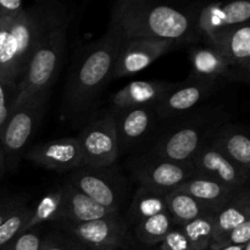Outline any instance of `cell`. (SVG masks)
<instances>
[{
    "label": "cell",
    "instance_id": "obj_34",
    "mask_svg": "<svg viewBox=\"0 0 250 250\" xmlns=\"http://www.w3.org/2000/svg\"><path fill=\"white\" fill-rule=\"evenodd\" d=\"M26 7L22 0H0V19L15 20Z\"/></svg>",
    "mask_w": 250,
    "mask_h": 250
},
{
    "label": "cell",
    "instance_id": "obj_27",
    "mask_svg": "<svg viewBox=\"0 0 250 250\" xmlns=\"http://www.w3.org/2000/svg\"><path fill=\"white\" fill-rule=\"evenodd\" d=\"M175 226L172 217L165 211L137 222L134 225V234L141 243L146 246H155L161 243L166 234Z\"/></svg>",
    "mask_w": 250,
    "mask_h": 250
},
{
    "label": "cell",
    "instance_id": "obj_36",
    "mask_svg": "<svg viewBox=\"0 0 250 250\" xmlns=\"http://www.w3.org/2000/svg\"><path fill=\"white\" fill-rule=\"evenodd\" d=\"M22 203L16 199H6L0 202V225L15 211L19 207H21Z\"/></svg>",
    "mask_w": 250,
    "mask_h": 250
},
{
    "label": "cell",
    "instance_id": "obj_15",
    "mask_svg": "<svg viewBox=\"0 0 250 250\" xmlns=\"http://www.w3.org/2000/svg\"><path fill=\"white\" fill-rule=\"evenodd\" d=\"M32 163L55 171H75L82 167L80 144L76 137L54 139L38 143L26 153Z\"/></svg>",
    "mask_w": 250,
    "mask_h": 250
},
{
    "label": "cell",
    "instance_id": "obj_11",
    "mask_svg": "<svg viewBox=\"0 0 250 250\" xmlns=\"http://www.w3.org/2000/svg\"><path fill=\"white\" fill-rule=\"evenodd\" d=\"M178 46L172 42L142 38L124 39L117 54L112 78L120 80L139 72Z\"/></svg>",
    "mask_w": 250,
    "mask_h": 250
},
{
    "label": "cell",
    "instance_id": "obj_37",
    "mask_svg": "<svg viewBox=\"0 0 250 250\" xmlns=\"http://www.w3.org/2000/svg\"><path fill=\"white\" fill-rule=\"evenodd\" d=\"M6 171V164H5V156L2 153V149L0 146V177L4 175V172Z\"/></svg>",
    "mask_w": 250,
    "mask_h": 250
},
{
    "label": "cell",
    "instance_id": "obj_23",
    "mask_svg": "<svg viewBox=\"0 0 250 250\" xmlns=\"http://www.w3.org/2000/svg\"><path fill=\"white\" fill-rule=\"evenodd\" d=\"M177 189L188 193L212 212H216L227 203L231 202L242 188H232L209 178L194 176L183 182L180 187H177Z\"/></svg>",
    "mask_w": 250,
    "mask_h": 250
},
{
    "label": "cell",
    "instance_id": "obj_31",
    "mask_svg": "<svg viewBox=\"0 0 250 250\" xmlns=\"http://www.w3.org/2000/svg\"><path fill=\"white\" fill-rule=\"evenodd\" d=\"M43 241L38 227H34L15 237L1 250H41Z\"/></svg>",
    "mask_w": 250,
    "mask_h": 250
},
{
    "label": "cell",
    "instance_id": "obj_21",
    "mask_svg": "<svg viewBox=\"0 0 250 250\" xmlns=\"http://www.w3.org/2000/svg\"><path fill=\"white\" fill-rule=\"evenodd\" d=\"M173 83L165 81H136L131 82L111 97L114 109L128 106H156L172 88Z\"/></svg>",
    "mask_w": 250,
    "mask_h": 250
},
{
    "label": "cell",
    "instance_id": "obj_1",
    "mask_svg": "<svg viewBox=\"0 0 250 250\" xmlns=\"http://www.w3.org/2000/svg\"><path fill=\"white\" fill-rule=\"evenodd\" d=\"M72 19L73 10L59 0L36 1L15 20L0 19V81L19 84L37 46Z\"/></svg>",
    "mask_w": 250,
    "mask_h": 250
},
{
    "label": "cell",
    "instance_id": "obj_24",
    "mask_svg": "<svg viewBox=\"0 0 250 250\" xmlns=\"http://www.w3.org/2000/svg\"><path fill=\"white\" fill-rule=\"evenodd\" d=\"M166 208L176 226H182L204 215L214 214L192 195L177 188L166 194Z\"/></svg>",
    "mask_w": 250,
    "mask_h": 250
},
{
    "label": "cell",
    "instance_id": "obj_19",
    "mask_svg": "<svg viewBox=\"0 0 250 250\" xmlns=\"http://www.w3.org/2000/svg\"><path fill=\"white\" fill-rule=\"evenodd\" d=\"M209 142L229 160L250 175V139L243 127L224 124L212 133Z\"/></svg>",
    "mask_w": 250,
    "mask_h": 250
},
{
    "label": "cell",
    "instance_id": "obj_38",
    "mask_svg": "<svg viewBox=\"0 0 250 250\" xmlns=\"http://www.w3.org/2000/svg\"><path fill=\"white\" fill-rule=\"evenodd\" d=\"M242 249H243V246L242 247H225V248H220V249H215V250H242Z\"/></svg>",
    "mask_w": 250,
    "mask_h": 250
},
{
    "label": "cell",
    "instance_id": "obj_26",
    "mask_svg": "<svg viewBox=\"0 0 250 250\" xmlns=\"http://www.w3.org/2000/svg\"><path fill=\"white\" fill-rule=\"evenodd\" d=\"M62 214V188L58 187L46 193L38 202V204L32 208V214L27 222L24 231L38 227L39 225L49 221H61Z\"/></svg>",
    "mask_w": 250,
    "mask_h": 250
},
{
    "label": "cell",
    "instance_id": "obj_13",
    "mask_svg": "<svg viewBox=\"0 0 250 250\" xmlns=\"http://www.w3.org/2000/svg\"><path fill=\"white\" fill-rule=\"evenodd\" d=\"M189 164L197 177L209 178L232 188L248 186L249 173L229 160L209 141L199 149Z\"/></svg>",
    "mask_w": 250,
    "mask_h": 250
},
{
    "label": "cell",
    "instance_id": "obj_29",
    "mask_svg": "<svg viewBox=\"0 0 250 250\" xmlns=\"http://www.w3.org/2000/svg\"><path fill=\"white\" fill-rule=\"evenodd\" d=\"M32 214V208L22 204L0 225V250L15 237L24 232L27 222Z\"/></svg>",
    "mask_w": 250,
    "mask_h": 250
},
{
    "label": "cell",
    "instance_id": "obj_28",
    "mask_svg": "<svg viewBox=\"0 0 250 250\" xmlns=\"http://www.w3.org/2000/svg\"><path fill=\"white\" fill-rule=\"evenodd\" d=\"M194 250H208L214 229V214L204 215L178 226Z\"/></svg>",
    "mask_w": 250,
    "mask_h": 250
},
{
    "label": "cell",
    "instance_id": "obj_20",
    "mask_svg": "<svg viewBox=\"0 0 250 250\" xmlns=\"http://www.w3.org/2000/svg\"><path fill=\"white\" fill-rule=\"evenodd\" d=\"M249 220L250 193L249 186H247L234 195L231 202L214 212V229L209 250H214L232 229Z\"/></svg>",
    "mask_w": 250,
    "mask_h": 250
},
{
    "label": "cell",
    "instance_id": "obj_3",
    "mask_svg": "<svg viewBox=\"0 0 250 250\" xmlns=\"http://www.w3.org/2000/svg\"><path fill=\"white\" fill-rule=\"evenodd\" d=\"M124 39L111 29L84 46L71 68L62 110L70 116L87 111L110 80Z\"/></svg>",
    "mask_w": 250,
    "mask_h": 250
},
{
    "label": "cell",
    "instance_id": "obj_4",
    "mask_svg": "<svg viewBox=\"0 0 250 250\" xmlns=\"http://www.w3.org/2000/svg\"><path fill=\"white\" fill-rule=\"evenodd\" d=\"M226 119L227 115L219 110L193 112L161 134L149 156L189 164Z\"/></svg>",
    "mask_w": 250,
    "mask_h": 250
},
{
    "label": "cell",
    "instance_id": "obj_5",
    "mask_svg": "<svg viewBox=\"0 0 250 250\" xmlns=\"http://www.w3.org/2000/svg\"><path fill=\"white\" fill-rule=\"evenodd\" d=\"M68 27L70 24L49 34L32 54L23 76L17 84V98L14 110L33 95L51 89L66 53Z\"/></svg>",
    "mask_w": 250,
    "mask_h": 250
},
{
    "label": "cell",
    "instance_id": "obj_32",
    "mask_svg": "<svg viewBox=\"0 0 250 250\" xmlns=\"http://www.w3.org/2000/svg\"><path fill=\"white\" fill-rule=\"evenodd\" d=\"M250 243V220L232 229L215 249L225 248V247H242ZM214 249V250H215Z\"/></svg>",
    "mask_w": 250,
    "mask_h": 250
},
{
    "label": "cell",
    "instance_id": "obj_25",
    "mask_svg": "<svg viewBox=\"0 0 250 250\" xmlns=\"http://www.w3.org/2000/svg\"><path fill=\"white\" fill-rule=\"evenodd\" d=\"M166 194L167 193L159 192V190L139 186L137 192L134 193L133 200H132L128 212H127L129 221L136 225L137 222L142 221V220L167 211Z\"/></svg>",
    "mask_w": 250,
    "mask_h": 250
},
{
    "label": "cell",
    "instance_id": "obj_6",
    "mask_svg": "<svg viewBox=\"0 0 250 250\" xmlns=\"http://www.w3.org/2000/svg\"><path fill=\"white\" fill-rule=\"evenodd\" d=\"M49 97L50 90H44L29 98L12 111L0 137V146L9 170L17 167L24 148L36 133L45 114Z\"/></svg>",
    "mask_w": 250,
    "mask_h": 250
},
{
    "label": "cell",
    "instance_id": "obj_22",
    "mask_svg": "<svg viewBox=\"0 0 250 250\" xmlns=\"http://www.w3.org/2000/svg\"><path fill=\"white\" fill-rule=\"evenodd\" d=\"M62 188V214L60 222H89L105 219L117 212H111L76 189L66 182ZM59 222V224H60Z\"/></svg>",
    "mask_w": 250,
    "mask_h": 250
},
{
    "label": "cell",
    "instance_id": "obj_33",
    "mask_svg": "<svg viewBox=\"0 0 250 250\" xmlns=\"http://www.w3.org/2000/svg\"><path fill=\"white\" fill-rule=\"evenodd\" d=\"M161 250H194L181 231L178 226H175L161 242Z\"/></svg>",
    "mask_w": 250,
    "mask_h": 250
},
{
    "label": "cell",
    "instance_id": "obj_39",
    "mask_svg": "<svg viewBox=\"0 0 250 250\" xmlns=\"http://www.w3.org/2000/svg\"><path fill=\"white\" fill-rule=\"evenodd\" d=\"M242 250H250V243H247L243 246V249Z\"/></svg>",
    "mask_w": 250,
    "mask_h": 250
},
{
    "label": "cell",
    "instance_id": "obj_9",
    "mask_svg": "<svg viewBox=\"0 0 250 250\" xmlns=\"http://www.w3.org/2000/svg\"><path fill=\"white\" fill-rule=\"evenodd\" d=\"M67 233L84 250H119L128 233L120 212L89 222H60Z\"/></svg>",
    "mask_w": 250,
    "mask_h": 250
},
{
    "label": "cell",
    "instance_id": "obj_16",
    "mask_svg": "<svg viewBox=\"0 0 250 250\" xmlns=\"http://www.w3.org/2000/svg\"><path fill=\"white\" fill-rule=\"evenodd\" d=\"M112 110L119 150L141 143L153 132L158 117L154 106H128Z\"/></svg>",
    "mask_w": 250,
    "mask_h": 250
},
{
    "label": "cell",
    "instance_id": "obj_17",
    "mask_svg": "<svg viewBox=\"0 0 250 250\" xmlns=\"http://www.w3.org/2000/svg\"><path fill=\"white\" fill-rule=\"evenodd\" d=\"M216 48L231 67L249 82L250 71V24H239L221 31L210 41L203 42Z\"/></svg>",
    "mask_w": 250,
    "mask_h": 250
},
{
    "label": "cell",
    "instance_id": "obj_12",
    "mask_svg": "<svg viewBox=\"0 0 250 250\" xmlns=\"http://www.w3.org/2000/svg\"><path fill=\"white\" fill-rule=\"evenodd\" d=\"M134 177L142 187L168 193L194 177L190 164L146 156L134 166Z\"/></svg>",
    "mask_w": 250,
    "mask_h": 250
},
{
    "label": "cell",
    "instance_id": "obj_8",
    "mask_svg": "<svg viewBox=\"0 0 250 250\" xmlns=\"http://www.w3.org/2000/svg\"><path fill=\"white\" fill-rule=\"evenodd\" d=\"M220 84L221 81L189 75L183 82L173 83L172 88L156 104V115L161 120L185 119L211 97L219 89Z\"/></svg>",
    "mask_w": 250,
    "mask_h": 250
},
{
    "label": "cell",
    "instance_id": "obj_30",
    "mask_svg": "<svg viewBox=\"0 0 250 250\" xmlns=\"http://www.w3.org/2000/svg\"><path fill=\"white\" fill-rule=\"evenodd\" d=\"M17 98V85L0 81V137L14 111Z\"/></svg>",
    "mask_w": 250,
    "mask_h": 250
},
{
    "label": "cell",
    "instance_id": "obj_35",
    "mask_svg": "<svg viewBox=\"0 0 250 250\" xmlns=\"http://www.w3.org/2000/svg\"><path fill=\"white\" fill-rule=\"evenodd\" d=\"M41 250H84L77 242H65L58 239H44Z\"/></svg>",
    "mask_w": 250,
    "mask_h": 250
},
{
    "label": "cell",
    "instance_id": "obj_18",
    "mask_svg": "<svg viewBox=\"0 0 250 250\" xmlns=\"http://www.w3.org/2000/svg\"><path fill=\"white\" fill-rule=\"evenodd\" d=\"M189 62L192 66L190 75L208 80H229L246 82L237 73L225 56L210 44L204 43L189 48Z\"/></svg>",
    "mask_w": 250,
    "mask_h": 250
},
{
    "label": "cell",
    "instance_id": "obj_7",
    "mask_svg": "<svg viewBox=\"0 0 250 250\" xmlns=\"http://www.w3.org/2000/svg\"><path fill=\"white\" fill-rule=\"evenodd\" d=\"M76 138L80 144L83 166L111 167L120 154L114 110H109L89 122Z\"/></svg>",
    "mask_w": 250,
    "mask_h": 250
},
{
    "label": "cell",
    "instance_id": "obj_2",
    "mask_svg": "<svg viewBox=\"0 0 250 250\" xmlns=\"http://www.w3.org/2000/svg\"><path fill=\"white\" fill-rule=\"evenodd\" d=\"M199 9L150 0H120L112 6L109 28L122 39H153L186 45L200 42Z\"/></svg>",
    "mask_w": 250,
    "mask_h": 250
},
{
    "label": "cell",
    "instance_id": "obj_14",
    "mask_svg": "<svg viewBox=\"0 0 250 250\" xmlns=\"http://www.w3.org/2000/svg\"><path fill=\"white\" fill-rule=\"evenodd\" d=\"M249 20L250 2L248 0L212 2L200 7L198 11V36L202 42H208L224 29L249 23Z\"/></svg>",
    "mask_w": 250,
    "mask_h": 250
},
{
    "label": "cell",
    "instance_id": "obj_10",
    "mask_svg": "<svg viewBox=\"0 0 250 250\" xmlns=\"http://www.w3.org/2000/svg\"><path fill=\"white\" fill-rule=\"evenodd\" d=\"M109 168L82 166L71 172L67 183L109 211L119 212L124 199L122 185Z\"/></svg>",
    "mask_w": 250,
    "mask_h": 250
}]
</instances>
